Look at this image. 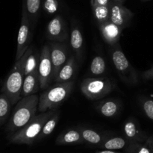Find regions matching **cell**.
I'll use <instances>...</instances> for the list:
<instances>
[{"label": "cell", "instance_id": "cell-24", "mask_svg": "<svg viewBox=\"0 0 153 153\" xmlns=\"http://www.w3.org/2000/svg\"><path fill=\"white\" fill-rule=\"evenodd\" d=\"M92 12L97 25H100L110 20V8L108 6L91 4Z\"/></svg>", "mask_w": 153, "mask_h": 153}, {"label": "cell", "instance_id": "cell-22", "mask_svg": "<svg viewBox=\"0 0 153 153\" xmlns=\"http://www.w3.org/2000/svg\"><path fill=\"white\" fill-rule=\"evenodd\" d=\"M106 62L101 55H97L93 58L90 66V74L92 77H103L106 72Z\"/></svg>", "mask_w": 153, "mask_h": 153}, {"label": "cell", "instance_id": "cell-11", "mask_svg": "<svg viewBox=\"0 0 153 153\" xmlns=\"http://www.w3.org/2000/svg\"><path fill=\"white\" fill-rule=\"evenodd\" d=\"M49 45L53 67V78L55 80L61 69L68 60V52L67 46L59 42L52 41Z\"/></svg>", "mask_w": 153, "mask_h": 153}, {"label": "cell", "instance_id": "cell-6", "mask_svg": "<svg viewBox=\"0 0 153 153\" xmlns=\"http://www.w3.org/2000/svg\"><path fill=\"white\" fill-rule=\"evenodd\" d=\"M115 88L114 82L106 77H91L84 79L81 91L87 99L98 100L110 94Z\"/></svg>", "mask_w": 153, "mask_h": 153}, {"label": "cell", "instance_id": "cell-7", "mask_svg": "<svg viewBox=\"0 0 153 153\" xmlns=\"http://www.w3.org/2000/svg\"><path fill=\"white\" fill-rule=\"evenodd\" d=\"M37 71L40 79V89H47L52 81L54 82L53 67L51 60L50 48L49 44L44 45L42 48Z\"/></svg>", "mask_w": 153, "mask_h": 153}, {"label": "cell", "instance_id": "cell-34", "mask_svg": "<svg viewBox=\"0 0 153 153\" xmlns=\"http://www.w3.org/2000/svg\"><path fill=\"white\" fill-rule=\"evenodd\" d=\"M111 1H114V2H117V3H120V4H123L124 1H125V0H111Z\"/></svg>", "mask_w": 153, "mask_h": 153}, {"label": "cell", "instance_id": "cell-33", "mask_svg": "<svg viewBox=\"0 0 153 153\" xmlns=\"http://www.w3.org/2000/svg\"><path fill=\"white\" fill-rule=\"evenodd\" d=\"M96 153H121L119 152H116L114 150H110V149H103V150L99 151V152H97Z\"/></svg>", "mask_w": 153, "mask_h": 153}, {"label": "cell", "instance_id": "cell-9", "mask_svg": "<svg viewBox=\"0 0 153 153\" xmlns=\"http://www.w3.org/2000/svg\"><path fill=\"white\" fill-rule=\"evenodd\" d=\"M46 37L53 42L63 43L68 39L67 24L61 15L52 18L46 27Z\"/></svg>", "mask_w": 153, "mask_h": 153}, {"label": "cell", "instance_id": "cell-27", "mask_svg": "<svg viewBox=\"0 0 153 153\" xmlns=\"http://www.w3.org/2000/svg\"><path fill=\"white\" fill-rule=\"evenodd\" d=\"M125 153H152V152L145 143L129 142L125 148Z\"/></svg>", "mask_w": 153, "mask_h": 153}, {"label": "cell", "instance_id": "cell-26", "mask_svg": "<svg viewBox=\"0 0 153 153\" xmlns=\"http://www.w3.org/2000/svg\"><path fill=\"white\" fill-rule=\"evenodd\" d=\"M40 55L37 52L33 51L27 57L25 64V76L28 74L38 70Z\"/></svg>", "mask_w": 153, "mask_h": 153}, {"label": "cell", "instance_id": "cell-1", "mask_svg": "<svg viewBox=\"0 0 153 153\" xmlns=\"http://www.w3.org/2000/svg\"><path fill=\"white\" fill-rule=\"evenodd\" d=\"M38 104L39 97L37 94L21 98L16 104L6 131L9 134L13 133L28 124L36 116Z\"/></svg>", "mask_w": 153, "mask_h": 153}, {"label": "cell", "instance_id": "cell-8", "mask_svg": "<svg viewBox=\"0 0 153 153\" xmlns=\"http://www.w3.org/2000/svg\"><path fill=\"white\" fill-rule=\"evenodd\" d=\"M32 27L28 15L24 11H22L21 24L17 36V48H16V61L20 59L30 46L31 38L33 36Z\"/></svg>", "mask_w": 153, "mask_h": 153}, {"label": "cell", "instance_id": "cell-20", "mask_svg": "<svg viewBox=\"0 0 153 153\" xmlns=\"http://www.w3.org/2000/svg\"><path fill=\"white\" fill-rule=\"evenodd\" d=\"M129 141L125 137L120 136H106L103 141L99 145V147L103 149H110V150H119L125 149Z\"/></svg>", "mask_w": 153, "mask_h": 153}, {"label": "cell", "instance_id": "cell-14", "mask_svg": "<svg viewBox=\"0 0 153 153\" xmlns=\"http://www.w3.org/2000/svg\"><path fill=\"white\" fill-rule=\"evenodd\" d=\"M78 65L76 58L75 55H71L68 58L66 64H64L55 78L54 82L55 83H64V82L74 81L77 73Z\"/></svg>", "mask_w": 153, "mask_h": 153}, {"label": "cell", "instance_id": "cell-16", "mask_svg": "<svg viewBox=\"0 0 153 153\" xmlns=\"http://www.w3.org/2000/svg\"><path fill=\"white\" fill-rule=\"evenodd\" d=\"M99 113L105 117H114L120 111L121 104L120 101L113 99H108L99 102L96 105Z\"/></svg>", "mask_w": 153, "mask_h": 153}, {"label": "cell", "instance_id": "cell-21", "mask_svg": "<svg viewBox=\"0 0 153 153\" xmlns=\"http://www.w3.org/2000/svg\"><path fill=\"white\" fill-rule=\"evenodd\" d=\"M81 134L82 136L84 141L90 143L92 145H99L103 141L105 135L102 134V133L92 129L90 128H85V127H80L79 128Z\"/></svg>", "mask_w": 153, "mask_h": 153}, {"label": "cell", "instance_id": "cell-29", "mask_svg": "<svg viewBox=\"0 0 153 153\" xmlns=\"http://www.w3.org/2000/svg\"><path fill=\"white\" fill-rule=\"evenodd\" d=\"M42 7L48 14H54L59 9V3L58 0H43Z\"/></svg>", "mask_w": 153, "mask_h": 153}, {"label": "cell", "instance_id": "cell-31", "mask_svg": "<svg viewBox=\"0 0 153 153\" xmlns=\"http://www.w3.org/2000/svg\"><path fill=\"white\" fill-rule=\"evenodd\" d=\"M111 0H91V4H96V5L108 6Z\"/></svg>", "mask_w": 153, "mask_h": 153}, {"label": "cell", "instance_id": "cell-25", "mask_svg": "<svg viewBox=\"0 0 153 153\" xmlns=\"http://www.w3.org/2000/svg\"><path fill=\"white\" fill-rule=\"evenodd\" d=\"M12 106L13 105L10 99L7 96L1 93L0 94V126L4 124L7 120Z\"/></svg>", "mask_w": 153, "mask_h": 153}, {"label": "cell", "instance_id": "cell-10", "mask_svg": "<svg viewBox=\"0 0 153 153\" xmlns=\"http://www.w3.org/2000/svg\"><path fill=\"white\" fill-rule=\"evenodd\" d=\"M110 8V21L124 29L129 25L134 13L123 4L111 1L109 4Z\"/></svg>", "mask_w": 153, "mask_h": 153}, {"label": "cell", "instance_id": "cell-19", "mask_svg": "<svg viewBox=\"0 0 153 153\" xmlns=\"http://www.w3.org/2000/svg\"><path fill=\"white\" fill-rule=\"evenodd\" d=\"M84 140L79 128H70L63 131L58 136L55 143L57 145H71L83 143Z\"/></svg>", "mask_w": 153, "mask_h": 153}, {"label": "cell", "instance_id": "cell-4", "mask_svg": "<svg viewBox=\"0 0 153 153\" xmlns=\"http://www.w3.org/2000/svg\"><path fill=\"white\" fill-rule=\"evenodd\" d=\"M74 87V81L55 83L51 88L45 90L39 97L38 111H47L49 110H55L67 100L73 91Z\"/></svg>", "mask_w": 153, "mask_h": 153}, {"label": "cell", "instance_id": "cell-12", "mask_svg": "<svg viewBox=\"0 0 153 153\" xmlns=\"http://www.w3.org/2000/svg\"><path fill=\"white\" fill-rule=\"evenodd\" d=\"M124 137L129 142L145 143L149 135L140 128V125L135 119L129 117L123 126Z\"/></svg>", "mask_w": 153, "mask_h": 153}, {"label": "cell", "instance_id": "cell-30", "mask_svg": "<svg viewBox=\"0 0 153 153\" xmlns=\"http://www.w3.org/2000/svg\"><path fill=\"white\" fill-rule=\"evenodd\" d=\"M141 76L145 80H153V67L143 72Z\"/></svg>", "mask_w": 153, "mask_h": 153}, {"label": "cell", "instance_id": "cell-28", "mask_svg": "<svg viewBox=\"0 0 153 153\" xmlns=\"http://www.w3.org/2000/svg\"><path fill=\"white\" fill-rule=\"evenodd\" d=\"M139 103L145 115L153 121V100L142 97L139 99Z\"/></svg>", "mask_w": 153, "mask_h": 153}, {"label": "cell", "instance_id": "cell-17", "mask_svg": "<svg viewBox=\"0 0 153 153\" xmlns=\"http://www.w3.org/2000/svg\"><path fill=\"white\" fill-rule=\"evenodd\" d=\"M39 89H40V86L38 71L33 72L25 76L24 78L21 91V98L36 94Z\"/></svg>", "mask_w": 153, "mask_h": 153}, {"label": "cell", "instance_id": "cell-23", "mask_svg": "<svg viewBox=\"0 0 153 153\" xmlns=\"http://www.w3.org/2000/svg\"><path fill=\"white\" fill-rule=\"evenodd\" d=\"M60 119V111L57 109L52 115L49 117V119L46 121L44 126H43L42 131L39 135L37 140H40L49 136L52 131L55 130L57 123Z\"/></svg>", "mask_w": 153, "mask_h": 153}, {"label": "cell", "instance_id": "cell-5", "mask_svg": "<svg viewBox=\"0 0 153 153\" xmlns=\"http://www.w3.org/2000/svg\"><path fill=\"white\" fill-rule=\"evenodd\" d=\"M111 59L118 76L124 83L128 85H135L138 83L137 71L121 49L120 43L112 46Z\"/></svg>", "mask_w": 153, "mask_h": 153}, {"label": "cell", "instance_id": "cell-18", "mask_svg": "<svg viewBox=\"0 0 153 153\" xmlns=\"http://www.w3.org/2000/svg\"><path fill=\"white\" fill-rule=\"evenodd\" d=\"M42 0H22V11L25 12L34 30L40 16Z\"/></svg>", "mask_w": 153, "mask_h": 153}, {"label": "cell", "instance_id": "cell-3", "mask_svg": "<svg viewBox=\"0 0 153 153\" xmlns=\"http://www.w3.org/2000/svg\"><path fill=\"white\" fill-rule=\"evenodd\" d=\"M56 110H49L36 114L25 126L8 134L7 139L9 142L14 144H33L37 140L46 121Z\"/></svg>", "mask_w": 153, "mask_h": 153}, {"label": "cell", "instance_id": "cell-15", "mask_svg": "<svg viewBox=\"0 0 153 153\" xmlns=\"http://www.w3.org/2000/svg\"><path fill=\"white\" fill-rule=\"evenodd\" d=\"M70 46L75 53V56L78 61L82 63L83 59L84 50V38L82 31H80L77 25L73 23L70 34Z\"/></svg>", "mask_w": 153, "mask_h": 153}, {"label": "cell", "instance_id": "cell-35", "mask_svg": "<svg viewBox=\"0 0 153 153\" xmlns=\"http://www.w3.org/2000/svg\"><path fill=\"white\" fill-rule=\"evenodd\" d=\"M142 1H150V0H141Z\"/></svg>", "mask_w": 153, "mask_h": 153}, {"label": "cell", "instance_id": "cell-2", "mask_svg": "<svg viewBox=\"0 0 153 153\" xmlns=\"http://www.w3.org/2000/svg\"><path fill=\"white\" fill-rule=\"evenodd\" d=\"M34 47L30 46L22 58L15 61L13 68L4 80L1 88V93L7 96L12 103L14 105L21 99L22 84L25 78V64L27 57L34 51Z\"/></svg>", "mask_w": 153, "mask_h": 153}, {"label": "cell", "instance_id": "cell-13", "mask_svg": "<svg viewBox=\"0 0 153 153\" xmlns=\"http://www.w3.org/2000/svg\"><path fill=\"white\" fill-rule=\"evenodd\" d=\"M102 37L105 43L113 46L119 43L123 28L110 20L98 25Z\"/></svg>", "mask_w": 153, "mask_h": 153}, {"label": "cell", "instance_id": "cell-32", "mask_svg": "<svg viewBox=\"0 0 153 153\" xmlns=\"http://www.w3.org/2000/svg\"><path fill=\"white\" fill-rule=\"evenodd\" d=\"M145 143L150 148L151 151L153 153V136H149V137L147 138L146 141L145 142Z\"/></svg>", "mask_w": 153, "mask_h": 153}]
</instances>
